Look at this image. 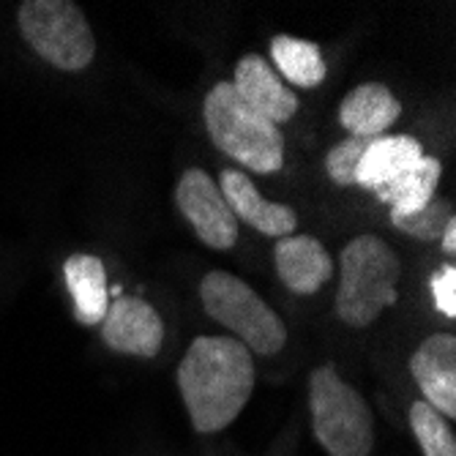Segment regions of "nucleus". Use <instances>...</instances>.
<instances>
[{
    "label": "nucleus",
    "instance_id": "1",
    "mask_svg": "<svg viewBox=\"0 0 456 456\" xmlns=\"http://www.w3.org/2000/svg\"><path fill=\"white\" fill-rule=\"evenodd\" d=\"M194 432L227 429L252 399L255 358L232 337H197L175 371Z\"/></svg>",
    "mask_w": 456,
    "mask_h": 456
},
{
    "label": "nucleus",
    "instance_id": "2",
    "mask_svg": "<svg viewBox=\"0 0 456 456\" xmlns=\"http://www.w3.org/2000/svg\"><path fill=\"white\" fill-rule=\"evenodd\" d=\"M402 263L378 235L353 238L339 257L337 314L350 328H369L383 309L399 301Z\"/></svg>",
    "mask_w": 456,
    "mask_h": 456
},
{
    "label": "nucleus",
    "instance_id": "3",
    "mask_svg": "<svg viewBox=\"0 0 456 456\" xmlns=\"http://www.w3.org/2000/svg\"><path fill=\"white\" fill-rule=\"evenodd\" d=\"M202 118L214 145L232 161L243 164L246 170L271 175L284 167L281 129L255 110H248L230 82H219L205 96Z\"/></svg>",
    "mask_w": 456,
    "mask_h": 456
},
{
    "label": "nucleus",
    "instance_id": "4",
    "mask_svg": "<svg viewBox=\"0 0 456 456\" xmlns=\"http://www.w3.org/2000/svg\"><path fill=\"white\" fill-rule=\"evenodd\" d=\"M312 432L328 456H369L375 448V412L369 402L339 378L334 363L309 375Z\"/></svg>",
    "mask_w": 456,
    "mask_h": 456
},
{
    "label": "nucleus",
    "instance_id": "5",
    "mask_svg": "<svg viewBox=\"0 0 456 456\" xmlns=\"http://www.w3.org/2000/svg\"><path fill=\"white\" fill-rule=\"evenodd\" d=\"M200 301L208 317L232 330L248 353L268 358L287 345L281 317L243 279L227 271L205 273L200 281Z\"/></svg>",
    "mask_w": 456,
    "mask_h": 456
},
{
    "label": "nucleus",
    "instance_id": "6",
    "mask_svg": "<svg viewBox=\"0 0 456 456\" xmlns=\"http://www.w3.org/2000/svg\"><path fill=\"white\" fill-rule=\"evenodd\" d=\"M17 20L33 53L61 71H82L96 58V36L71 0H28Z\"/></svg>",
    "mask_w": 456,
    "mask_h": 456
},
{
    "label": "nucleus",
    "instance_id": "7",
    "mask_svg": "<svg viewBox=\"0 0 456 456\" xmlns=\"http://www.w3.org/2000/svg\"><path fill=\"white\" fill-rule=\"evenodd\" d=\"M175 205L197 238L211 248H232L238 240V219L219 183L200 167H189L175 186Z\"/></svg>",
    "mask_w": 456,
    "mask_h": 456
},
{
    "label": "nucleus",
    "instance_id": "8",
    "mask_svg": "<svg viewBox=\"0 0 456 456\" xmlns=\"http://www.w3.org/2000/svg\"><path fill=\"white\" fill-rule=\"evenodd\" d=\"M102 339L112 353L156 358L164 345L161 314L140 296H120L102 320Z\"/></svg>",
    "mask_w": 456,
    "mask_h": 456
},
{
    "label": "nucleus",
    "instance_id": "9",
    "mask_svg": "<svg viewBox=\"0 0 456 456\" xmlns=\"http://www.w3.org/2000/svg\"><path fill=\"white\" fill-rule=\"evenodd\" d=\"M412 380L419 383L424 402L448 421L456 419V337L432 334L410 358Z\"/></svg>",
    "mask_w": 456,
    "mask_h": 456
},
{
    "label": "nucleus",
    "instance_id": "10",
    "mask_svg": "<svg viewBox=\"0 0 456 456\" xmlns=\"http://www.w3.org/2000/svg\"><path fill=\"white\" fill-rule=\"evenodd\" d=\"M230 86L248 110H255L276 126L298 112V96L287 88V82L263 55H243L235 66V79Z\"/></svg>",
    "mask_w": 456,
    "mask_h": 456
},
{
    "label": "nucleus",
    "instance_id": "11",
    "mask_svg": "<svg viewBox=\"0 0 456 456\" xmlns=\"http://www.w3.org/2000/svg\"><path fill=\"white\" fill-rule=\"evenodd\" d=\"M281 284L296 296H314L334 276V260L314 235H284L273 246Z\"/></svg>",
    "mask_w": 456,
    "mask_h": 456
},
{
    "label": "nucleus",
    "instance_id": "12",
    "mask_svg": "<svg viewBox=\"0 0 456 456\" xmlns=\"http://www.w3.org/2000/svg\"><path fill=\"white\" fill-rule=\"evenodd\" d=\"M219 189L230 205V211L235 214V219L255 227L263 235L284 238V235H293V230L298 227V216L289 205L265 200L257 191V186L248 181V175H243L240 170H230V167L222 170Z\"/></svg>",
    "mask_w": 456,
    "mask_h": 456
},
{
    "label": "nucleus",
    "instance_id": "13",
    "mask_svg": "<svg viewBox=\"0 0 456 456\" xmlns=\"http://www.w3.org/2000/svg\"><path fill=\"white\" fill-rule=\"evenodd\" d=\"M402 115V102L383 82H363L339 104V123L350 137H383Z\"/></svg>",
    "mask_w": 456,
    "mask_h": 456
},
{
    "label": "nucleus",
    "instance_id": "14",
    "mask_svg": "<svg viewBox=\"0 0 456 456\" xmlns=\"http://www.w3.org/2000/svg\"><path fill=\"white\" fill-rule=\"evenodd\" d=\"M421 156H424V145L410 134L375 137L358 161L355 186L378 194L386 186H391L404 170H410Z\"/></svg>",
    "mask_w": 456,
    "mask_h": 456
},
{
    "label": "nucleus",
    "instance_id": "15",
    "mask_svg": "<svg viewBox=\"0 0 456 456\" xmlns=\"http://www.w3.org/2000/svg\"><path fill=\"white\" fill-rule=\"evenodd\" d=\"M63 279L74 301V317L82 325H99L110 309L107 271L96 255H71L63 263Z\"/></svg>",
    "mask_w": 456,
    "mask_h": 456
},
{
    "label": "nucleus",
    "instance_id": "16",
    "mask_svg": "<svg viewBox=\"0 0 456 456\" xmlns=\"http://www.w3.org/2000/svg\"><path fill=\"white\" fill-rule=\"evenodd\" d=\"M440 175H443L440 159L424 153L391 186H386L383 191H378V197L391 205V214L394 216H410V214L421 211L424 205H429L435 200Z\"/></svg>",
    "mask_w": 456,
    "mask_h": 456
},
{
    "label": "nucleus",
    "instance_id": "17",
    "mask_svg": "<svg viewBox=\"0 0 456 456\" xmlns=\"http://www.w3.org/2000/svg\"><path fill=\"white\" fill-rule=\"evenodd\" d=\"M271 58H273V71L293 82L298 88H317L328 74V63L322 58V50L314 41L296 38V36H273L271 41Z\"/></svg>",
    "mask_w": 456,
    "mask_h": 456
},
{
    "label": "nucleus",
    "instance_id": "18",
    "mask_svg": "<svg viewBox=\"0 0 456 456\" xmlns=\"http://www.w3.org/2000/svg\"><path fill=\"white\" fill-rule=\"evenodd\" d=\"M410 429L416 435L424 456H456V435L451 421L424 399L410 404Z\"/></svg>",
    "mask_w": 456,
    "mask_h": 456
},
{
    "label": "nucleus",
    "instance_id": "19",
    "mask_svg": "<svg viewBox=\"0 0 456 456\" xmlns=\"http://www.w3.org/2000/svg\"><path fill=\"white\" fill-rule=\"evenodd\" d=\"M451 219H453V205H451V200H443V197H435L429 205H424L421 211L410 214V216H394L391 214V224L399 232L416 238V240H424V243L440 240V235Z\"/></svg>",
    "mask_w": 456,
    "mask_h": 456
},
{
    "label": "nucleus",
    "instance_id": "20",
    "mask_svg": "<svg viewBox=\"0 0 456 456\" xmlns=\"http://www.w3.org/2000/svg\"><path fill=\"white\" fill-rule=\"evenodd\" d=\"M371 140L366 137H347L339 145H334L325 156V170L330 175L337 186H355V170H358V161L363 156V151L369 148Z\"/></svg>",
    "mask_w": 456,
    "mask_h": 456
},
{
    "label": "nucleus",
    "instance_id": "21",
    "mask_svg": "<svg viewBox=\"0 0 456 456\" xmlns=\"http://www.w3.org/2000/svg\"><path fill=\"white\" fill-rule=\"evenodd\" d=\"M432 298L440 314L456 317V268L451 263L432 273Z\"/></svg>",
    "mask_w": 456,
    "mask_h": 456
},
{
    "label": "nucleus",
    "instance_id": "22",
    "mask_svg": "<svg viewBox=\"0 0 456 456\" xmlns=\"http://www.w3.org/2000/svg\"><path fill=\"white\" fill-rule=\"evenodd\" d=\"M440 248L448 255V257H453L456 255V219H451L448 224H445V230H443V235H440Z\"/></svg>",
    "mask_w": 456,
    "mask_h": 456
}]
</instances>
